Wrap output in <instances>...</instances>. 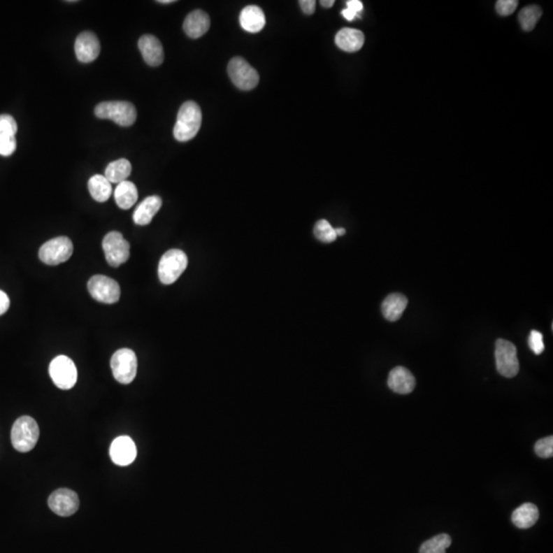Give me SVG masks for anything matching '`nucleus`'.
<instances>
[{"label": "nucleus", "instance_id": "f257e3e1", "mask_svg": "<svg viewBox=\"0 0 553 553\" xmlns=\"http://www.w3.org/2000/svg\"><path fill=\"white\" fill-rule=\"evenodd\" d=\"M202 124V112L195 102L182 103L178 111L173 136L178 142H188L197 136Z\"/></svg>", "mask_w": 553, "mask_h": 553}, {"label": "nucleus", "instance_id": "f03ea898", "mask_svg": "<svg viewBox=\"0 0 553 553\" xmlns=\"http://www.w3.org/2000/svg\"><path fill=\"white\" fill-rule=\"evenodd\" d=\"M39 438V426L30 416L17 418L13 425L10 440L15 450L27 453L36 446Z\"/></svg>", "mask_w": 553, "mask_h": 553}, {"label": "nucleus", "instance_id": "7ed1b4c3", "mask_svg": "<svg viewBox=\"0 0 553 553\" xmlns=\"http://www.w3.org/2000/svg\"><path fill=\"white\" fill-rule=\"evenodd\" d=\"M94 114L100 119H109L120 127H131L136 120V107L129 102L114 101L99 103Z\"/></svg>", "mask_w": 553, "mask_h": 553}, {"label": "nucleus", "instance_id": "20e7f679", "mask_svg": "<svg viewBox=\"0 0 553 553\" xmlns=\"http://www.w3.org/2000/svg\"><path fill=\"white\" fill-rule=\"evenodd\" d=\"M188 266V257L180 249L166 251L158 266V276L164 285H171L182 276Z\"/></svg>", "mask_w": 553, "mask_h": 553}, {"label": "nucleus", "instance_id": "39448f33", "mask_svg": "<svg viewBox=\"0 0 553 553\" xmlns=\"http://www.w3.org/2000/svg\"><path fill=\"white\" fill-rule=\"evenodd\" d=\"M110 364L114 378L119 383L129 385L136 378L138 372V359L134 350L129 349L117 350L112 357Z\"/></svg>", "mask_w": 553, "mask_h": 553}, {"label": "nucleus", "instance_id": "423d86ee", "mask_svg": "<svg viewBox=\"0 0 553 553\" xmlns=\"http://www.w3.org/2000/svg\"><path fill=\"white\" fill-rule=\"evenodd\" d=\"M73 253V243L68 237H57L45 242L39 249V259L48 266L67 261Z\"/></svg>", "mask_w": 553, "mask_h": 553}, {"label": "nucleus", "instance_id": "0eeeda50", "mask_svg": "<svg viewBox=\"0 0 553 553\" xmlns=\"http://www.w3.org/2000/svg\"><path fill=\"white\" fill-rule=\"evenodd\" d=\"M496 365L497 370L502 376L512 378L519 371V363L517 360V350L515 345L508 340L498 339L495 349Z\"/></svg>", "mask_w": 553, "mask_h": 553}, {"label": "nucleus", "instance_id": "6e6552de", "mask_svg": "<svg viewBox=\"0 0 553 553\" xmlns=\"http://www.w3.org/2000/svg\"><path fill=\"white\" fill-rule=\"evenodd\" d=\"M228 73L234 85L242 90L253 89L259 82V75L257 70L241 57L231 59Z\"/></svg>", "mask_w": 553, "mask_h": 553}, {"label": "nucleus", "instance_id": "1a4fd4ad", "mask_svg": "<svg viewBox=\"0 0 553 553\" xmlns=\"http://www.w3.org/2000/svg\"><path fill=\"white\" fill-rule=\"evenodd\" d=\"M102 246L108 264L113 268H118L119 266L129 261L131 245L124 239L122 234L108 233L103 239Z\"/></svg>", "mask_w": 553, "mask_h": 553}, {"label": "nucleus", "instance_id": "9d476101", "mask_svg": "<svg viewBox=\"0 0 553 553\" xmlns=\"http://www.w3.org/2000/svg\"><path fill=\"white\" fill-rule=\"evenodd\" d=\"M88 292L99 303H116L120 299V286L115 280L103 275L92 277L87 284Z\"/></svg>", "mask_w": 553, "mask_h": 553}, {"label": "nucleus", "instance_id": "9b49d317", "mask_svg": "<svg viewBox=\"0 0 553 553\" xmlns=\"http://www.w3.org/2000/svg\"><path fill=\"white\" fill-rule=\"evenodd\" d=\"M50 375L55 385L61 389H71L76 385L77 369L73 361L66 356H59L50 365Z\"/></svg>", "mask_w": 553, "mask_h": 553}, {"label": "nucleus", "instance_id": "f8f14e48", "mask_svg": "<svg viewBox=\"0 0 553 553\" xmlns=\"http://www.w3.org/2000/svg\"><path fill=\"white\" fill-rule=\"evenodd\" d=\"M48 506L59 517H70L78 510V495L69 489H59L48 498Z\"/></svg>", "mask_w": 553, "mask_h": 553}, {"label": "nucleus", "instance_id": "ddd939ff", "mask_svg": "<svg viewBox=\"0 0 553 553\" xmlns=\"http://www.w3.org/2000/svg\"><path fill=\"white\" fill-rule=\"evenodd\" d=\"M101 52V43L94 33L85 31L75 41V54L81 63H92Z\"/></svg>", "mask_w": 553, "mask_h": 553}, {"label": "nucleus", "instance_id": "4468645a", "mask_svg": "<svg viewBox=\"0 0 553 553\" xmlns=\"http://www.w3.org/2000/svg\"><path fill=\"white\" fill-rule=\"evenodd\" d=\"M136 446L134 440L127 436L118 437L113 440L110 447V456L112 461L119 466H127L136 458Z\"/></svg>", "mask_w": 553, "mask_h": 553}, {"label": "nucleus", "instance_id": "2eb2a0df", "mask_svg": "<svg viewBox=\"0 0 553 553\" xmlns=\"http://www.w3.org/2000/svg\"><path fill=\"white\" fill-rule=\"evenodd\" d=\"M17 131V124L14 117L8 114L0 115V155L8 157L15 153Z\"/></svg>", "mask_w": 553, "mask_h": 553}, {"label": "nucleus", "instance_id": "dca6fc26", "mask_svg": "<svg viewBox=\"0 0 553 553\" xmlns=\"http://www.w3.org/2000/svg\"><path fill=\"white\" fill-rule=\"evenodd\" d=\"M138 50L149 66L157 67L164 61V52L159 39L153 35H144L138 41Z\"/></svg>", "mask_w": 553, "mask_h": 553}, {"label": "nucleus", "instance_id": "f3484780", "mask_svg": "<svg viewBox=\"0 0 553 553\" xmlns=\"http://www.w3.org/2000/svg\"><path fill=\"white\" fill-rule=\"evenodd\" d=\"M387 385L394 393L408 394L415 389L416 380L407 368L398 366L394 368L389 373Z\"/></svg>", "mask_w": 553, "mask_h": 553}, {"label": "nucleus", "instance_id": "a211bd4d", "mask_svg": "<svg viewBox=\"0 0 553 553\" xmlns=\"http://www.w3.org/2000/svg\"><path fill=\"white\" fill-rule=\"evenodd\" d=\"M210 27V17L201 10H194L187 15L184 31L191 38H200Z\"/></svg>", "mask_w": 553, "mask_h": 553}, {"label": "nucleus", "instance_id": "6ab92c4d", "mask_svg": "<svg viewBox=\"0 0 553 553\" xmlns=\"http://www.w3.org/2000/svg\"><path fill=\"white\" fill-rule=\"evenodd\" d=\"M365 43L364 33L352 28H343L335 36V43L343 52H356L363 48Z\"/></svg>", "mask_w": 553, "mask_h": 553}, {"label": "nucleus", "instance_id": "aec40b11", "mask_svg": "<svg viewBox=\"0 0 553 553\" xmlns=\"http://www.w3.org/2000/svg\"><path fill=\"white\" fill-rule=\"evenodd\" d=\"M162 206L159 196H150L142 202L134 213V222L138 226H147Z\"/></svg>", "mask_w": 553, "mask_h": 553}, {"label": "nucleus", "instance_id": "412c9836", "mask_svg": "<svg viewBox=\"0 0 553 553\" xmlns=\"http://www.w3.org/2000/svg\"><path fill=\"white\" fill-rule=\"evenodd\" d=\"M240 24L247 32L257 33L264 29L266 25V15L259 6H248L240 15Z\"/></svg>", "mask_w": 553, "mask_h": 553}, {"label": "nucleus", "instance_id": "4be33fe9", "mask_svg": "<svg viewBox=\"0 0 553 553\" xmlns=\"http://www.w3.org/2000/svg\"><path fill=\"white\" fill-rule=\"evenodd\" d=\"M407 305L408 299L405 295L401 294V293L389 294L383 301L382 306H381L383 317L387 321H398L402 317L404 310H406Z\"/></svg>", "mask_w": 553, "mask_h": 553}, {"label": "nucleus", "instance_id": "5701e85b", "mask_svg": "<svg viewBox=\"0 0 553 553\" xmlns=\"http://www.w3.org/2000/svg\"><path fill=\"white\" fill-rule=\"evenodd\" d=\"M539 519V510L535 504L524 503L513 511L511 521L519 529H529L534 526Z\"/></svg>", "mask_w": 553, "mask_h": 553}, {"label": "nucleus", "instance_id": "b1692460", "mask_svg": "<svg viewBox=\"0 0 553 553\" xmlns=\"http://www.w3.org/2000/svg\"><path fill=\"white\" fill-rule=\"evenodd\" d=\"M114 195H115L117 205L121 209H124V210L131 208L136 204V202L138 201V189H136V185L129 182V180H124V182L118 184Z\"/></svg>", "mask_w": 553, "mask_h": 553}, {"label": "nucleus", "instance_id": "393cba45", "mask_svg": "<svg viewBox=\"0 0 553 553\" xmlns=\"http://www.w3.org/2000/svg\"><path fill=\"white\" fill-rule=\"evenodd\" d=\"M88 189L96 201L106 202L112 194V185L105 175H96L88 180Z\"/></svg>", "mask_w": 553, "mask_h": 553}, {"label": "nucleus", "instance_id": "a878e982", "mask_svg": "<svg viewBox=\"0 0 553 553\" xmlns=\"http://www.w3.org/2000/svg\"><path fill=\"white\" fill-rule=\"evenodd\" d=\"M131 173V164L127 159L113 161L108 165L105 171V178L111 184H120L127 180Z\"/></svg>", "mask_w": 553, "mask_h": 553}, {"label": "nucleus", "instance_id": "bb28decb", "mask_svg": "<svg viewBox=\"0 0 553 553\" xmlns=\"http://www.w3.org/2000/svg\"><path fill=\"white\" fill-rule=\"evenodd\" d=\"M541 15L542 10L538 6L532 4V6L524 8L519 14V24H521L523 30L529 32V31L534 29Z\"/></svg>", "mask_w": 553, "mask_h": 553}, {"label": "nucleus", "instance_id": "cd10ccee", "mask_svg": "<svg viewBox=\"0 0 553 553\" xmlns=\"http://www.w3.org/2000/svg\"><path fill=\"white\" fill-rule=\"evenodd\" d=\"M451 544L452 539L448 534H440L425 541L420 547L419 553H446L447 548L450 547Z\"/></svg>", "mask_w": 553, "mask_h": 553}, {"label": "nucleus", "instance_id": "c85d7f7f", "mask_svg": "<svg viewBox=\"0 0 553 553\" xmlns=\"http://www.w3.org/2000/svg\"><path fill=\"white\" fill-rule=\"evenodd\" d=\"M314 234L317 239L323 243H331L336 240L337 235L335 229L326 220H320L315 224Z\"/></svg>", "mask_w": 553, "mask_h": 553}, {"label": "nucleus", "instance_id": "c756f323", "mask_svg": "<svg viewBox=\"0 0 553 553\" xmlns=\"http://www.w3.org/2000/svg\"><path fill=\"white\" fill-rule=\"evenodd\" d=\"M535 452L541 458H550L553 456V437L541 438L535 444Z\"/></svg>", "mask_w": 553, "mask_h": 553}, {"label": "nucleus", "instance_id": "7c9ffc66", "mask_svg": "<svg viewBox=\"0 0 553 553\" xmlns=\"http://www.w3.org/2000/svg\"><path fill=\"white\" fill-rule=\"evenodd\" d=\"M529 345L535 354H541L544 352L545 347H544L543 335L541 332L537 331V330L531 331L530 337H529Z\"/></svg>", "mask_w": 553, "mask_h": 553}, {"label": "nucleus", "instance_id": "2f4dec72", "mask_svg": "<svg viewBox=\"0 0 553 553\" xmlns=\"http://www.w3.org/2000/svg\"><path fill=\"white\" fill-rule=\"evenodd\" d=\"M517 4H519V1H515V0H499L496 2V10L500 15L506 17V15H512L515 12Z\"/></svg>", "mask_w": 553, "mask_h": 553}, {"label": "nucleus", "instance_id": "473e14b6", "mask_svg": "<svg viewBox=\"0 0 553 553\" xmlns=\"http://www.w3.org/2000/svg\"><path fill=\"white\" fill-rule=\"evenodd\" d=\"M301 10L306 15H313L316 10V1L315 0H301L299 1Z\"/></svg>", "mask_w": 553, "mask_h": 553}, {"label": "nucleus", "instance_id": "72a5a7b5", "mask_svg": "<svg viewBox=\"0 0 553 553\" xmlns=\"http://www.w3.org/2000/svg\"><path fill=\"white\" fill-rule=\"evenodd\" d=\"M10 299H8V294L6 292H1L0 290V316L1 315L6 314L8 312V308H10Z\"/></svg>", "mask_w": 553, "mask_h": 553}, {"label": "nucleus", "instance_id": "f704fd0d", "mask_svg": "<svg viewBox=\"0 0 553 553\" xmlns=\"http://www.w3.org/2000/svg\"><path fill=\"white\" fill-rule=\"evenodd\" d=\"M347 8L358 15V17L363 10V3L360 0H350V1H347Z\"/></svg>", "mask_w": 553, "mask_h": 553}, {"label": "nucleus", "instance_id": "c9c22d12", "mask_svg": "<svg viewBox=\"0 0 553 553\" xmlns=\"http://www.w3.org/2000/svg\"><path fill=\"white\" fill-rule=\"evenodd\" d=\"M341 15H343V17L347 19V21H354L356 17H358V15L354 14V13L352 12V10H350L349 8H345V10H343V12H341Z\"/></svg>", "mask_w": 553, "mask_h": 553}, {"label": "nucleus", "instance_id": "e433bc0d", "mask_svg": "<svg viewBox=\"0 0 553 553\" xmlns=\"http://www.w3.org/2000/svg\"><path fill=\"white\" fill-rule=\"evenodd\" d=\"M320 3L321 6H323V8H329L333 6L334 0H322V1H320Z\"/></svg>", "mask_w": 553, "mask_h": 553}, {"label": "nucleus", "instance_id": "4c0bfd02", "mask_svg": "<svg viewBox=\"0 0 553 553\" xmlns=\"http://www.w3.org/2000/svg\"><path fill=\"white\" fill-rule=\"evenodd\" d=\"M335 233L337 236H343L345 234V230L343 228H337L335 229Z\"/></svg>", "mask_w": 553, "mask_h": 553}, {"label": "nucleus", "instance_id": "58836bf2", "mask_svg": "<svg viewBox=\"0 0 553 553\" xmlns=\"http://www.w3.org/2000/svg\"><path fill=\"white\" fill-rule=\"evenodd\" d=\"M158 2L162 4L173 3V2H175V0H159Z\"/></svg>", "mask_w": 553, "mask_h": 553}]
</instances>
